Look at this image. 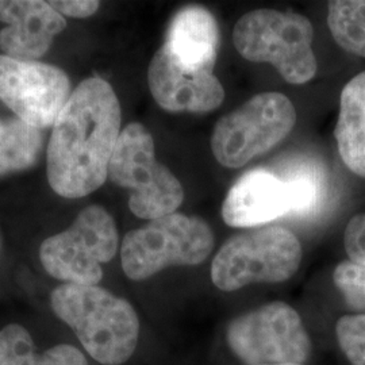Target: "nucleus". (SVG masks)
Here are the masks:
<instances>
[{
    "instance_id": "15",
    "label": "nucleus",
    "mask_w": 365,
    "mask_h": 365,
    "mask_svg": "<svg viewBox=\"0 0 365 365\" xmlns=\"http://www.w3.org/2000/svg\"><path fill=\"white\" fill-rule=\"evenodd\" d=\"M334 137L346 168L365 179V71L342 88Z\"/></svg>"
},
{
    "instance_id": "9",
    "label": "nucleus",
    "mask_w": 365,
    "mask_h": 365,
    "mask_svg": "<svg viewBox=\"0 0 365 365\" xmlns=\"http://www.w3.org/2000/svg\"><path fill=\"white\" fill-rule=\"evenodd\" d=\"M297 123L292 102L280 92H264L223 115L211 135V150L225 168H242L283 141Z\"/></svg>"
},
{
    "instance_id": "4",
    "label": "nucleus",
    "mask_w": 365,
    "mask_h": 365,
    "mask_svg": "<svg viewBox=\"0 0 365 365\" xmlns=\"http://www.w3.org/2000/svg\"><path fill=\"white\" fill-rule=\"evenodd\" d=\"M280 173L249 170L229 190L222 218L232 227H257L284 215L314 212L321 199V184L312 170L288 165Z\"/></svg>"
},
{
    "instance_id": "22",
    "label": "nucleus",
    "mask_w": 365,
    "mask_h": 365,
    "mask_svg": "<svg viewBox=\"0 0 365 365\" xmlns=\"http://www.w3.org/2000/svg\"><path fill=\"white\" fill-rule=\"evenodd\" d=\"M37 365H88V361L76 346L57 344L39 356Z\"/></svg>"
},
{
    "instance_id": "23",
    "label": "nucleus",
    "mask_w": 365,
    "mask_h": 365,
    "mask_svg": "<svg viewBox=\"0 0 365 365\" xmlns=\"http://www.w3.org/2000/svg\"><path fill=\"white\" fill-rule=\"evenodd\" d=\"M49 4L61 16L69 18H88L101 7V3L95 0H52Z\"/></svg>"
},
{
    "instance_id": "5",
    "label": "nucleus",
    "mask_w": 365,
    "mask_h": 365,
    "mask_svg": "<svg viewBox=\"0 0 365 365\" xmlns=\"http://www.w3.org/2000/svg\"><path fill=\"white\" fill-rule=\"evenodd\" d=\"M108 179L130 191L129 209L146 221L176 212L184 200L182 182L157 161L153 135L137 122L120 131L108 165Z\"/></svg>"
},
{
    "instance_id": "12",
    "label": "nucleus",
    "mask_w": 365,
    "mask_h": 365,
    "mask_svg": "<svg viewBox=\"0 0 365 365\" xmlns=\"http://www.w3.org/2000/svg\"><path fill=\"white\" fill-rule=\"evenodd\" d=\"M148 84L157 105L170 113H210L225 99L214 72L185 66L165 43L150 60Z\"/></svg>"
},
{
    "instance_id": "24",
    "label": "nucleus",
    "mask_w": 365,
    "mask_h": 365,
    "mask_svg": "<svg viewBox=\"0 0 365 365\" xmlns=\"http://www.w3.org/2000/svg\"><path fill=\"white\" fill-rule=\"evenodd\" d=\"M280 365H304V364H280Z\"/></svg>"
},
{
    "instance_id": "21",
    "label": "nucleus",
    "mask_w": 365,
    "mask_h": 365,
    "mask_svg": "<svg viewBox=\"0 0 365 365\" xmlns=\"http://www.w3.org/2000/svg\"><path fill=\"white\" fill-rule=\"evenodd\" d=\"M344 245L349 260L365 265V212L354 215L348 222L344 235Z\"/></svg>"
},
{
    "instance_id": "10",
    "label": "nucleus",
    "mask_w": 365,
    "mask_h": 365,
    "mask_svg": "<svg viewBox=\"0 0 365 365\" xmlns=\"http://www.w3.org/2000/svg\"><path fill=\"white\" fill-rule=\"evenodd\" d=\"M226 339L247 365L304 364L312 353L299 314L284 302H272L235 318Z\"/></svg>"
},
{
    "instance_id": "6",
    "label": "nucleus",
    "mask_w": 365,
    "mask_h": 365,
    "mask_svg": "<svg viewBox=\"0 0 365 365\" xmlns=\"http://www.w3.org/2000/svg\"><path fill=\"white\" fill-rule=\"evenodd\" d=\"M212 248L214 233L207 222L173 212L125 235L120 262L130 280L143 282L168 267L197 265Z\"/></svg>"
},
{
    "instance_id": "11",
    "label": "nucleus",
    "mask_w": 365,
    "mask_h": 365,
    "mask_svg": "<svg viewBox=\"0 0 365 365\" xmlns=\"http://www.w3.org/2000/svg\"><path fill=\"white\" fill-rule=\"evenodd\" d=\"M71 95L64 69L0 54V101L15 117L45 130L54 125Z\"/></svg>"
},
{
    "instance_id": "18",
    "label": "nucleus",
    "mask_w": 365,
    "mask_h": 365,
    "mask_svg": "<svg viewBox=\"0 0 365 365\" xmlns=\"http://www.w3.org/2000/svg\"><path fill=\"white\" fill-rule=\"evenodd\" d=\"M38 357L26 327L10 324L0 330V365H37Z\"/></svg>"
},
{
    "instance_id": "19",
    "label": "nucleus",
    "mask_w": 365,
    "mask_h": 365,
    "mask_svg": "<svg viewBox=\"0 0 365 365\" xmlns=\"http://www.w3.org/2000/svg\"><path fill=\"white\" fill-rule=\"evenodd\" d=\"M333 280L353 310H365V265L342 261L334 269Z\"/></svg>"
},
{
    "instance_id": "13",
    "label": "nucleus",
    "mask_w": 365,
    "mask_h": 365,
    "mask_svg": "<svg viewBox=\"0 0 365 365\" xmlns=\"http://www.w3.org/2000/svg\"><path fill=\"white\" fill-rule=\"evenodd\" d=\"M0 49L4 56L37 61L52 46L54 37L64 31L66 21L49 1L0 0Z\"/></svg>"
},
{
    "instance_id": "16",
    "label": "nucleus",
    "mask_w": 365,
    "mask_h": 365,
    "mask_svg": "<svg viewBox=\"0 0 365 365\" xmlns=\"http://www.w3.org/2000/svg\"><path fill=\"white\" fill-rule=\"evenodd\" d=\"M45 130L21 118H0V176L30 170L45 152Z\"/></svg>"
},
{
    "instance_id": "20",
    "label": "nucleus",
    "mask_w": 365,
    "mask_h": 365,
    "mask_svg": "<svg viewBox=\"0 0 365 365\" xmlns=\"http://www.w3.org/2000/svg\"><path fill=\"white\" fill-rule=\"evenodd\" d=\"M339 346L353 365H365V314L345 315L336 327Z\"/></svg>"
},
{
    "instance_id": "7",
    "label": "nucleus",
    "mask_w": 365,
    "mask_h": 365,
    "mask_svg": "<svg viewBox=\"0 0 365 365\" xmlns=\"http://www.w3.org/2000/svg\"><path fill=\"white\" fill-rule=\"evenodd\" d=\"M302 245L282 226L256 227L229 238L211 264L214 286L226 292L253 283H282L299 269Z\"/></svg>"
},
{
    "instance_id": "17",
    "label": "nucleus",
    "mask_w": 365,
    "mask_h": 365,
    "mask_svg": "<svg viewBox=\"0 0 365 365\" xmlns=\"http://www.w3.org/2000/svg\"><path fill=\"white\" fill-rule=\"evenodd\" d=\"M327 26L344 51L365 57V0L329 1Z\"/></svg>"
},
{
    "instance_id": "3",
    "label": "nucleus",
    "mask_w": 365,
    "mask_h": 365,
    "mask_svg": "<svg viewBox=\"0 0 365 365\" xmlns=\"http://www.w3.org/2000/svg\"><path fill=\"white\" fill-rule=\"evenodd\" d=\"M313 39V25L304 15L271 9L242 15L233 30L237 52L252 63L271 64L289 84L315 76Z\"/></svg>"
},
{
    "instance_id": "1",
    "label": "nucleus",
    "mask_w": 365,
    "mask_h": 365,
    "mask_svg": "<svg viewBox=\"0 0 365 365\" xmlns=\"http://www.w3.org/2000/svg\"><path fill=\"white\" fill-rule=\"evenodd\" d=\"M122 111L111 84L83 80L53 125L46 148L48 182L57 195L80 199L108 179L120 135Z\"/></svg>"
},
{
    "instance_id": "2",
    "label": "nucleus",
    "mask_w": 365,
    "mask_h": 365,
    "mask_svg": "<svg viewBox=\"0 0 365 365\" xmlns=\"http://www.w3.org/2000/svg\"><path fill=\"white\" fill-rule=\"evenodd\" d=\"M51 307L101 364H123L137 348L138 315L128 300L106 288L61 284L51 294Z\"/></svg>"
},
{
    "instance_id": "8",
    "label": "nucleus",
    "mask_w": 365,
    "mask_h": 365,
    "mask_svg": "<svg viewBox=\"0 0 365 365\" xmlns=\"http://www.w3.org/2000/svg\"><path fill=\"white\" fill-rule=\"evenodd\" d=\"M119 248L117 223L102 206L81 210L64 232L48 237L39 247V261L63 284L98 286L102 265L115 257Z\"/></svg>"
},
{
    "instance_id": "14",
    "label": "nucleus",
    "mask_w": 365,
    "mask_h": 365,
    "mask_svg": "<svg viewBox=\"0 0 365 365\" xmlns=\"http://www.w3.org/2000/svg\"><path fill=\"white\" fill-rule=\"evenodd\" d=\"M165 45L185 66L214 72L220 29L214 15L202 6H187L170 21Z\"/></svg>"
}]
</instances>
